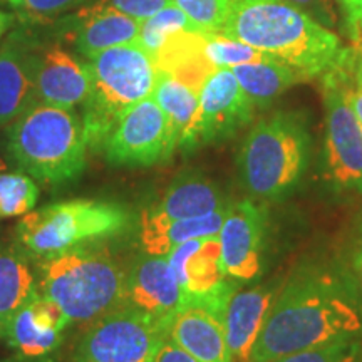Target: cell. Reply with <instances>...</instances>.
<instances>
[{"mask_svg":"<svg viewBox=\"0 0 362 362\" xmlns=\"http://www.w3.org/2000/svg\"><path fill=\"white\" fill-rule=\"evenodd\" d=\"M181 30H197L193 22L180 11L178 7L168 6L163 11L153 13L151 17L141 21V27H139L138 42L146 51L149 56L155 57V54L160 51L161 45L166 42L175 34L181 33Z\"/></svg>","mask_w":362,"mask_h":362,"instance_id":"26","label":"cell"},{"mask_svg":"<svg viewBox=\"0 0 362 362\" xmlns=\"http://www.w3.org/2000/svg\"><path fill=\"white\" fill-rule=\"evenodd\" d=\"M232 71L247 96L259 107L269 106L293 84L305 81L296 69L272 56L259 62L235 66Z\"/></svg>","mask_w":362,"mask_h":362,"instance_id":"24","label":"cell"},{"mask_svg":"<svg viewBox=\"0 0 362 362\" xmlns=\"http://www.w3.org/2000/svg\"><path fill=\"white\" fill-rule=\"evenodd\" d=\"M42 291L76 324L93 325L128 307L126 272L107 248L93 242L44 260Z\"/></svg>","mask_w":362,"mask_h":362,"instance_id":"3","label":"cell"},{"mask_svg":"<svg viewBox=\"0 0 362 362\" xmlns=\"http://www.w3.org/2000/svg\"><path fill=\"white\" fill-rule=\"evenodd\" d=\"M344 16V27L351 40L356 37L362 25V0H339Z\"/></svg>","mask_w":362,"mask_h":362,"instance_id":"34","label":"cell"},{"mask_svg":"<svg viewBox=\"0 0 362 362\" xmlns=\"http://www.w3.org/2000/svg\"><path fill=\"white\" fill-rule=\"evenodd\" d=\"M44 362H54V361H51V359H47V361H44Z\"/></svg>","mask_w":362,"mask_h":362,"instance_id":"41","label":"cell"},{"mask_svg":"<svg viewBox=\"0 0 362 362\" xmlns=\"http://www.w3.org/2000/svg\"><path fill=\"white\" fill-rule=\"evenodd\" d=\"M362 307L351 285L327 270L297 272L277 293L252 351V362L361 339Z\"/></svg>","mask_w":362,"mask_h":362,"instance_id":"1","label":"cell"},{"mask_svg":"<svg viewBox=\"0 0 362 362\" xmlns=\"http://www.w3.org/2000/svg\"><path fill=\"white\" fill-rule=\"evenodd\" d=\"M39 200V187L24 171L0 173V218L24 216Z\"/></svg>","mask_w":362,"mask_h":362,"instance_id":"27","label":"cell"},{"mask_svg":"<svg viewBox=\"0 0 362 362\" xmlns=\"http://www.w3.org/2000/svg\"><path fill=\"white\" fill-rule=\"evenodd\" d=\"M287 2L309 13L312 19H315L327 29L337 25L339 17L334 0H287Z\"/></svg>","mask_w":362,"mask_h":362,"instance_id":"33","label":"cell"},{"mask_svg":"<svg viewBox=\"0 0 362 362\" xmlns=\"http://www.w3.org/2000/svg\"><path fill=\"white\" fill-rule=\"evenodd\" d=\"M110 4L126 16L141 22L165 7L173 6V0H110Z\"/></svg>","mask_w":362,"mask_h":362,"instance_id":"32","label":"cell"},{"mask_svg":"<svg viewBox=\"0 0 362 362\" xmlns=\"http://www.w3.org/2000/svg\"><path fill=\"white\" fill-rule=\"evenodd\" d=\"M230 205L206 216L188 220H170L155 208H148L141 215L139 225V242L144 253L166 257L175 247L194 238L216 237L220 235L225 215Z\"/></svg>","mask_w":362,"mask_h":362,"instance_id":"21","label":"cell"},{"mask_svg":"<svg viewBox=\"0 0 362 362\" xmlns=\"http://www.w3.org/2000/svg\"><path fill=\"white\" fill-rule=\"evenodd\" d=\"M11 22H12V19L7 16V13L0 12V37L6 34V30L8 29V25H11Z\"/></svg>","mask_w":362,"mask_h":362,"instance_id":"39","label":"cell"},{"mask_svg":"<svg viewBox=\"0 0 362 362\" xmlns=\"http://www.w3.org/2000/svg\"><path fill=\"white\" fill-rule=\"evenodd\" d=\"M90 78L86 62L52 45L42 56H37L35 89L37 101L72 110L83 104L89 94Z\"/></svg>","mask_w":362,"mask_h":362,"instance_id":"18","label":"cell"},{"mask_svg":"<svg viewBox=\"0 0 362 362\" xmlns=\"http://www.w3.org/2000/svg\"><path fill=\"white\" fill-rule=\"evenodd\" d=\"M35 296L34 277L25 260L13 252L0 253V337Z\"/></svg>","mask_w":362,"mask_h":362,"instance_id":"25","label":"cell"},{"mask_svg":"<svg viewBox=\"0 0 362 362\" xmlns=\"http://www.w3.org/2000/svg\"><path fill=\"white\" fill-rule=\"evenodd\" d=\"M267 208L250 198L230 205L220 230L221 264L226 275L252 280L262 272Z\"/></svg>","mask_w":362,"mask_h":362,"instance_id":"13","label":"cell"},{"mask_svg":"<svg viewBox=\"0 0 362 362\" xmlns=\"http://www.w3.org/2000/svg\"><path fill=\"white\" fill-rule=\"evenodd\" d=\"M352 270H354L357 284H359L362 292V228L359 230V235H357L354 252H352Z\"/></svg>","mask_w":362,"mask_h":362,"instance_id":"37","label":"cell"},{"mask_svg":"<svg viewBox=\"0 0 362 362\" xmlns=\"http://www.w3.org/2000/svg\"><path fill=\"white\" fill-rule=\"evenodd\" d=\"M64 24V37L88 59L116 45L136 42L141 27V22L117 11L110 2L86 7Z\"/></svg>","mask_w":362,"mask_h":362,"instance_id":"15","label":"cell"},{"mask_svg":"<svg viewBox=\"0 0 362 362\" xmlns=\"http://www.w3.org/2000/svg\"><path fill=\"white\" fill-rule=\"evenodd\" d=\"M86 66L90 88L83 103V129L88 148L99 153L124 112L151 96L158 69L138 42L106 49Z\"/></svg>","mask_w":362,"mask_h":362,"instance_id":"5","label":"cell"},{"mask_svg":"<svg viewBox=\"0 0 362 362\" xmlns=\"http://www.w3.org/2000/svg\"><path fill=\"white\" fill-rule=\"evenodd\" d=\"M357 54L349 49L341 64L322 76L325 116V160L334 183L362 193V128L349 101Z\"/></svg>","mask_w":362,"mask_h":362,"instance_id":"8","label":"cell"},{"mask_svg":"<svg viewBox=\"0 0 362 362\" xmlns=\"http://www.w3.org/2000/svg\"><path fill=\"white\" fill-rule=\"evenodd\" d=\"M181 288L168 257L139 255L126 274V304L171 320L181 307Z\"/></svg>","mask_w":362,"mask_h":362,"instance_id":"14","label":"cell"},{"mask_svg":"<svg viewBox=\"0 0 362 362\" xmlns=\"http://www.w3.org/2000/svg\"><path fill=\"white\" fill-rule=\"evenodd\" d=\"M178 148L173 133L153 96L124 112L104 146L106 161L121 168H146L168 161Z\"/></svg>","mask_w":362,"mask_h":362,"instance_id":"11","label":"cell"},{"mask_svg":"<svg viewBox=\"0 0 362 362\" xmlns=\"http://www.w3.org/2000/svg\"><path fill=\"white\" fill-rule=\"evenodd\" d=\"M37 56L17 42L0 49V128L37 104Z\"/></svg>","mask_w":362,"mask_h":362,"instance_id":"19","label":"cell"},{"mask_svg":"<svg viewBox=\"0 0 362 362\" xmlns=\"http://www.w3.org/2000/svg\"><path fill=\"white\" fill-rule=\"evenodd\" d=\"M170 324L171 320L124 307L89 325L72 362H153L170 337Z\"/></svg>","mask_w":362,"mask_h":362,"instance_id":"9","label":"cell"},{"mask_svg":"<svg viewBox=\"0 0 362 362\" xmlns=\"http://www.w3.org/2000/svg\"><path fill=\"white\" fill-rule=\"evenodd\" d=\"M362 344L359 339H346L279 357L269 362H361Z\"/></svg>","mask_w":362,"mask_h":362,"instance_id":"30","label":"cell"},{"mask_svg":"<svg viewBox=\"0 0 362 362\" xmlns=\"http://www.w3.org/2000/svg\"><path fill=\"white\" fill-rule=\"evenodd\" d=\"M255 104L238 84L228 67L215 69L198 94V115L194 123L193 149L220 143L252 123Z\"/></svg>","mask_w":362,"mask_h":362,"instance_id":"12","label":"cell"},{"mask_svg":"<svg viewBox=\"0 0 362 362\" xmlns=\"http://www.w3.org/2000/svg\"><path fill=\"white\" fill-rule=\"evenodd\" d=\"M221 34L291 66L310 81L349 54L332 30L287 0H232Z\"/></svg>","mask_w":362,"mask_h":362,"instance_id":"2","label":"cell"},{"mask_svg":"<svg viewBox=\"0 0 362 362\" xmlns=\"http://www.w3.org/2000/svg\"><path fill=\"white\" fill-rule=\"evenodd\" d=\"M309 146L307 123L297 112H275L259 121L238 153L242 185L252 197L282 200L304 175Z\"/></svg>","mask_w":362,"mask_h":362,"instance_id":"6","label":"cell"},{"mask_svg":"<svg viewBox=\"0 0 362 362\" xmlns=\"http://www.w3.org/2000/svg\"><path fill=\"white\" fill-rule=\"evenodd\" d=\"M230 2L232 0H173L175 6L193 22L198 33L203 34L220 33L228 16Z\"/></svg>","mask_w":362,"mask_h":362,"instance_id":"29","label":"cell"},{"mask_svg":"<svg viewBox=\"0 0 362 362\" xmlns=\"http://www.w3.org/2000/svg\"><path fill=\"white\" fill-rule=\"evenodd\" d=\"M7 149L16 165L40 183H69L86 170L83 119L67 107L37 103L13 121Z\"/></svg>","mask_w":362,"mask_h":362,"instance_id":"4","label":"cell"},{"mask_svg":"<svg viewBox=\"0 0 362 362\" xmlns=\"http://www.w3.org/2000/svg\"><path fill=\"white\" fill-rule=\"evenodd\" d=\"M153 362H198L194 357L188 354L187 351H183L178 344L171 341L168 337L165 344L161 346V349L158 351V354Z\"/></svg>","mask_w":362,"mask_h":362,"instance_id":"36","label":"cell"},{"mask_svg":"<svg viewBox=\"0 0 362 362\" xmlns=\"http://www.w3.org/2000/svg\"><path fill=\"white\" fill-rule=\"evenodd\" d=\"M352 49H354L357 57L362 59V25L359 29V33H357V35L354 39H352Z\"/></svg>","mask_w":362,"mask_h":362,"instance_id":"38","label":"cell"},{"mask_svg":"<svg viewBox=\"0 0 362 362\" xmlns=\"http://www.w3.org/2000/svg\"><path fill=\"white\" fill-rule=\"evenodd\" d=\"M275 298L277 291L264 285L245 291L238 288L230 298L223 315V330L233 362H252L253 346Z\"/></svg>","mask_w":362,"mask_h":362,"instance_id":"17","label":"cell"},{"mask_svg":"<svg viewBox=\"0 0 362 362\" xmlns=\"http://www.w3.org/2000/svg\"><path fill=\"white\" fill-rule=\"evenodd\" d=\"M166 257L180 284L181 305L202 307L223 322L226 305L238 291V284L225 274L218 235L188 240Z\"/></svg>","mask_w":362,"mask_h":362,"instance_id":"10","label":"cell"},{"mask_svg":"<svg viewBox=\"0 0 362 362\" xmlns=\"http://www.w3.org/2000/svg\"><path fill=\"white\" fill-rule=\"evenodd\" d=\"M131 214L123 205L103 200H69L24 215L17 225V240L25 253L47 260L72 247L123 233Z\"/></svg>","mask_w":362,"mask_h":362,"instance_id":"7","label":"cell"},{"mask_svg":"<svg viewBox=\"0 0 362 362\" xmlns=\"http://www.w3.org/2000/svg\"><path fill=\"white\" fill-rule=\"evenodd\" d=\"M170 339L198 362H233L223 322L197 305H181L170 324Z\"/></svg>","mask_w":362,"mask_h":362,"instance_id":"20","label":"cell"},{"mask_svg":"<svg viewBox=\"0 0 362 362\" xmlns=\"http://www.w3.org/2000/svg\"><path fill=\"white\" fill-rule=\"evenodd\" d=\"M21 17L34 22H52L56 17L78 7L84 0H8Z\"/></svg>","mask_w":362,"mask_h":362,"instance_id":"31","label":"cell"},{"mask_svg":"<svg viewBox=\"0 0 362 362\" xmlns=\"http://www.w3.org/2000/svg\"><path fill=\"white\" fill-rule=\"evenodd\" d=\"M203 49H205L206 59L215 69H220V67L232 69L235 66L259 62L269 57V54L262 52L259 49L242 42V40L228 37V35L221 33L205 34V45H203Z\"/></svg>","mask_w":362,"mask_h":362,"instance_id":"28","label":"cell"},{"mask_svg":"<svg viewBox=\"0 0 362 362\" xmlns=\"http://www.w3.org/2000/svg\"><path fill=\"white\" fill-rule=\"evenodd\" d=\"M198 90L181 83L168 72L158 71L153 99L166 115L176 144L183 151H193L194 123L198 115Z\"/></svg>","mask_w":362,"mask_h":362,"instance_id":"23","label":"cell"},{"mask_svg":"<svg viewBox=\"0 0 362 362\" xmlns=\"http://www.w3.org/2000/svg\"><path fill=\"white\" fill-rule=\"evenodd\" d=\"M67 324H71L69 317L57 302L35 296L13 317L4 339L22 357H44L61 346Z\"/></svg>","mask_w":362,"mask_h":362,"instance_id":"16","label":"cell"},{"mask_svg":"<svg viewBox=\"0 0 362 362\" xmlns=\"http://www.w3.org/2000/svg\"><path fill=\"white\" fill-rule=\"evenodd\" d=\"M226 205L230 203L210 178L198 171H183L153 208L170 220H188L215 214Z\"/></svg>","mask_w":362,"mask_h":362,"instance_id":"22","label":"cell"},{"mask_svg":"<svg viewBox=\"0 0 362 362\" xmlns=\"http://www.w3.org/2000/svg\"><path fill=\"white\" fill-rule=\"evenodd\" d=\"M7 170V165H6V161L2 160V158H0V173H2V171H6Z\"/></svg>","mask_w":362,"mask_h":362,"instance_id":"40","label":"cell"},{"mask_svg":"<svg viewBox=\"0 0 362 362\" xmlns=\"http://www.w3.org/2000/svg\"><path fill=\"white\" fill-rule=\"evenodd\" d=\"M349 101L354 115L359 121L362 128V59L357 57L356 67H354V78H352L351 89H349Z\"/></svg>","mask_w":362,"mask_h":362,"instance_id":"35","label":"cell"}]
</instances>
